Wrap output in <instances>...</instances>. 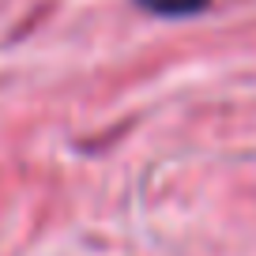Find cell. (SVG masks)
Returning <instances> with one entry per match:
<instances>
[{
    "label": "cell",
    "instance_id": "6da1fadb",
    "mask_svg": "<svg viewBox=\"0 0 256 256\" xmlns=\"http://www.w3.org/2000/svg\"><path fill=\"white\" fill-rule=\"evenodd\" d=\"M144 12L151 16H162V19H181V16H196L211 4V0H136Z\"/></svg>",
    "mask_w": 256,
    "mask_h": 256
}]
</instances>
